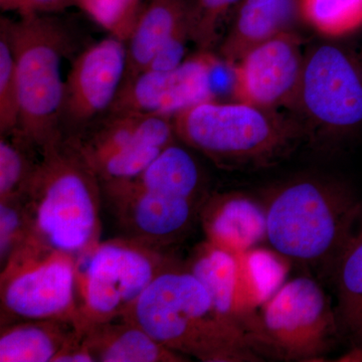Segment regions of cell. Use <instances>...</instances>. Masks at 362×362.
Returning <instances> with one entry per match:
<instances>
[{
    "mask_svg": "<svg viewBox=\"0 0 362 362\" xmlns=\"http://www.w3.org/2000/svg\"><path fill=\"white\" fill-rule=\"evenodd\" d=\"M73 143L93 170L102 164L144 144L166 147L175 142L173 119L131 112L108 111L78 134L65 137Z\"/></svg>",
    "mask_w": 362,
    "mask_h": 362,
    "instance_id": "obj_15",
    "label": "cell"
},
{
    "mask_svg": "<svg viewBox=\"0 0 362 362\" xmlns=\"http://www.w3.org/2000/svg\"><path fill=\"white\" fill-rule=\"evenodd\" d=\"M40 158L39 147L20 130L0 136V199L25 194Z\"/></svg>",
    "mask_w": 362,
    "mask_h": 362,
    "instance_id": "obj_23",
    "label": "cell"
},
{
    "mask_svg": "<svg viewBox=\"0 0 362 362\" xmlns=\"http://www.w3.org/2000/svg\"><path fill=\"white\" fill-rule=\"evenodd\" d=\"M333 272L340 339L345 338L354 352L362 354V230L350 240Z\"/></svg>",
    "mask_w": 362,
    "mask_h": 362,
    "instance_id": "obj_22",
    "label": "cell"
},
{
    "mask_svg": "<svg viewBox=\"0 0 362 362\" xmlns=\"http://www.w3.org/2000/svg\"><path fill=\"white\" fill-rule=\"evenodd\" d=\"M125 181L149 192L199 202L206 199L199 163L187 149L176 141L162 150L140 175Z\"/></svg>",
    "mask_w": 362,
    "mask_h": 362,
    "instance_id": "obj_21",
    "label": "cell"
},
{
    "mask_svg": "<svg viewBox=\"0 0 362 362\" xmlns=\"http://www.w3.org/2000/svg\"><path fill=\"white\" fill-rule=\"evenodd\" d=\"M294 101L312 127L343 136L362 125V54L342 45H317L305 56Z\"/></svg>",
    "mask_w": 362,
    "mask_h": 362,
    "instance_id": "obj_9",
    "label": "cell"
},
{
    "mask_svg": "<svg viewBox=\"0 0 362 362\" xmlns=\"http://www.w3.org/2000/svg\"><path fill=\"white\" fill-rule=\"evenodd\" d=\"M190 0H146L126 40L125 81L146 71L166 40L189 25Z\"/></svg>",
    "mask_w": 362,
    "mask_h": 362,
    "instance_id": "obj_19",
    "label": "cell"
},
{
    "mask_svg": "<svg viewBox=\"0 0 362 362\" xmlns=\"http://www.w3.org/2000/svg\"><path fill=\"white\" fill-rule=\"evenodd\" d=\"M304 59L301 40L292 32L254 47L235 64L233 99L264 109L294 101Z\"/></svg>",
    "mask_w": 362,
    "mask_h": 362,
    "instance_id": "obj_13",
    "label": "cell"
},
{
    "mask_svg": "<svg viewBox=\"0 0 362 362\" xmlns=\"http://www.w3.org/2000/svg\"><path fill=\"white\" fill-rule=\"evenodd\" d=\"M262 204L266 240L274 251L300 265L333 271L356 235L361 209L346 188L314 177L282 183Z\"/></svg>",
    "mask_w": 362,
    "mask_h": 362,
    "instance_id": "obj_2",
    "label": "cell"
},
{
    "mask_svg": "<svg viewBox=\"0 0 362 362\" xmlns=\"http://www.w3.org/2000/svg\"><path fill=\"white\" fill-rule=\"evenodd\" d=\"M108 207L125 237L164 250L182 239L204 202L149 192L128 181L101 185Z\"/></svg>",
    "mask_w": 362,
    "mask_h": 362,
    "instance_id": "obj_12",
    "label": "cell"
},
{
    "mask_svg": "<svg viewBox=\"0 0 362 362\" xmlns=\"http://www.w3.org/2000/svg\"><path fill=\"white\" fill-rule=\"evenodd\" d=\"M247 252L226 251L206 240L187 265L206 288L218 310L237 324L273 293L250 264Z\"/></svg>",
    "mask_w": 362,
    "mask_h": 362,
    "instance_id": "obj_14",
    "label": "cell"
},
{
    "mask_svg": "<svg viewBox=\"0 0 362 362\" xmlns=\"http://www.w3.org/2000/svg\"><path fill=\"white\" fill-rule=\"evenodd\" d=\"M77 261L78 326L125 316L175 262L164 250L125 235L101 240Z\"/></svg>",
    "mask_w": 362,
    "mask_h": 362,
    "instance_id": "obj_8",
    "label": "cell"
},
{
    "mask_svg": "<svg viewBox=\"0 0 362 362\" xmlns=\"http://www.w3.org/2000/svg\"><path fill=\"white\" fill-rule=\"evenodd\" d=\"M25 194L33 235L59 251L84 256L101 242V185L65 137L45 146Z\"/></svg>",
    "mask_w": 362,
    "mask_h": 362,
    "instance_id": "obj_3",
    "label": "cell"
},
{
    "mask_svg": "<svg viewBox=\"0 0 362 362\" xmlns=\"http://www.w3.org/2000/svg\"><path fill=\"white\" fill-rule=\"evenodd\" d=\"M33 233L32 216L23 195L0 199V268Z\"/></svg>",
    "mask_w": 362,
    "mask_h": 362,
    "instance_id": "obj_26",
    "label": "cell"
},
{
    "mask_svg": "<svg viewBox=\"0 0 362 362\" xmlns=\"http://www.w3.org/2000/svg\"><path fill=\"white\" fill-rule=\"evenodd\" d=\"M242 0H190V40L209 51L218 37L226 14Z\"/></svg>",
    "mask_w": 362,
    "mask_h": 362,
    "instance_id": "obj_28",
    "label": "cell"
},
{
    "mask_svg": "<svg viewBox=\"0 0 362 362\" xmlns=\"http://www.w3.org/2000/svg\"><path fill=\"white\" fill-rule=\"evenodd\" d=\"M183 144L228 170H256L286 158L305 134L298 123L244 102L209 101L173 119Z\"/></svg>",
    "mask_w": 362,
    "mask_h": 362,
    "instance_id": "obj_4",
    "label": "cell"
},
{
    "mask_svg": "<svg viewBox=\"0 0 362 362\" xmlns=\"http://www.w3.org/2000/svg\"><path fill=\"white\" fill-rule=\"evenodd\" d=\"M82 1V0H71V4H80V2Z\"/></svg>",
    "mask_w": 362,
    "mask_h": 362,
    "instance_id": "obj_33",
    "label": "cell"
},
{
    "mask_svg": "<svg viewBox=\"0 0 362 362\" xmlns=\"http://www.w3.org/2000/svg\"><path fill=\"white\" fill-rule=\"evenodd\" d=\"M0 361L54 362L78 326L59 320H23L0 325Z\"/></svg>",
    "mask_w": 362,
    "mask_h": 362,
    "instance_id": "obj_20",
    "label": "cell"
},
{
    "mask_svg": "<svg viewBox=\"0 0 362 362\" xmlns=\"http://www.w3.org/2000/svg\"><path fill=\"white\" fill-rule=\"evenodd\" d=\"M123 317L188 358L261 361L250 349L239 324L218 310L201 281L177 262L159 274Z\"/></svg>",
    "mask_w": 362,
    "mask_h": 362,
    "instance_id": "obj_1",
    "label": "cell"
},
{
    "mask_svg": "<svg viewBox=\"0 0 362 362\" xmlns=\"http://www.w3.org/2000/svg\"><path fill=\"white\" fill-rule=\"evenodd\" d=\"M96 362H185L125 317L78 326Z\"/></svg>",
    "mask_w": 362,
    "mask_h": 362,
    "instance_id": "obj_17",
    "label": "cell"
},
{
    "mask_svg": "<svg viewBox=\"0 0 362 362\" xmlns=\"http://www.w3.org/2000/svg\"><path fill=\"white\" fill-rule=\"evenodd\" d=\"M142 4V0H82L78 6L112 35L126 42Z\"/></svg>",
    "mask_w": 362,
    "mask_h": 362,
    "instance_id": "obj_27",
    "label": "cell"
},
{
    "mask_svg": "<svg viewBox=\"0 0 362 362\" xmlns=\"http://www.w3.org/2000/svg\"><path fill=\"white\" fill-rule=\"evenodd\" d=\"M21 20L1 18L13 49L18 89V129L40 151L63 137L62 103L65 81L62 62L71 51L70 33L59 21L40 13L21 16Z\"/></svg>",
    "mask_w": 362,
    "mask_h": 362,
    "instance_id": "obj_6",
    "label": "cell"
},
{
    "mask_svg": "<svg viewBox=\"0 0 362 362\" xmlns=\"http://www.w3.org/2000/svg\"><path fill=\"white\" fill-rule=\"evenodd\" d=\"M218 56L202 51L170 71H145L121 86L109 111L173 119L195 105L218 101L213 71Z\"/></svg>",
    "mask_w": 362,
    "mask_h": 362,
    "instance_id": "obj_11",
    "label": "cell"
},
{
    "mask_svg": "<svg viewBox=\"0 0 362 362\" xmlns=\"http://www.w3.org/2000/svg\"><path fill=\"white\" fill-rule=\"evenodd\" d=\"M20 114V89L13 49L6 23L0 20V136L18 129Z\"/></svg>",
    "mask_w": 362,
    "mask_h": 362,
    "instance_id": "obj_25",
    "label": "cell"
},
{
    "mask_svg": "<svg viewBox=\"0 0 362 362\" xmlns=\"http://www.w3.org/2000/svg\"><path fill=\"white\" fill-rule=\"evenodd\" d=\"M188 40H190L189 25L182 26L166 40L146 71H170L180 66L185 59Z\"/></svg>",
    "mask_w": 362,
    "mask_h": 362,
    "instance_id": "obj_29",
    "label": "cell"
},
{
    "mask_svg": "<svg viewBox=\"0 0 362 362\" xmlns=\"http://www.w3.org/2000/svg\"><path fill=\"white\" fill-rule=\"evenodd\" d=\"M28 14L52 13L71 6V0H26Z\"/></svg>",
    "mask_w": 362,
    "mask_h": 362,
    "instance_id": "obj_31",
    "label": "cell"
},
{
    "mask_svg": "<svg viewBox=\"0 0 362 362\" xmlns=\"http://www.w3.org/2000/svg\"><path fill=\"white\" fill-rule=\"evenodd\" d=\"M0 7L4 11H18L21 16L28 14L26 0H0Z\"/></svg>",
    "mask_w": 362,
    "mask_h": 362,
    "instance_id": "obj_32",
    "label": "cell"
},
{
    "mask_svg": "<svg viewBox=\"0 0 362 362\" xmlns=\"http://www.w3.org/2000/svg\"><path fill=\"white\" fill-rule=\"evenodd\" d=\"M239 324L261 361H320L340 339L329 296L307 276L279 286Z\"/></svg>",
    "mask_w": 362,
    "mask_h": 362,
    "instance_id": "obj_5",
    "label": "cell"
},
{
    "mask_svg": "<svg viewBox=\"0 0 362 362\" xmlns=\"http://www.w3.org/2000/svg\"><path fill=\"white\" fill-rule=\"evenodd\" d=\"M126 68V42L112 35L78 54L64 87L59 119L63 137L78 134L110 110Z\"/></svg>",
    "mask_w": 362,
    "mask_h": 362,
    "instance_id": "obj_10",
    "label": "cell"
},
{
    "mask_svg": "<svg viewBox=\"0 0 362 362\" xmlns=\"http://www.w3.org/2000/svg\"><path fill=\"white\" fill-rule=\"evenodd\" d=\"M77 266L75 256L33 233L0 268V325L59 320L78 327Z\"/></svg>",
    "mask_w": 362,
    "mask_h": 362,
    "instance_id": "obj_7",
    "label": "cell"
},
{
    "mask_svg": "<svg viewBox=\"0 0 362 362\" xmlns=\"http://www.w3.org/2000/svg\"><path fill=\"white\" fill-rule=\"evenodd\" d=\"M302 18L328 37H341L362 28V0H300Z\"/></svg>",
    "mask_w": 362,
    "mask_h": 362,
    "instance_id": "obj_24",
    "label": "cell"
},
{
    "mask_svg": "<svg viewBox=\"0 0 362 362\" xmlns=\"http://www.w3.org/2000/svg\"><path fill=\"white\" fill-rule=\"evenodd\" d=\"M207 242L226 251H251L266 240V218L262 202L240 194L206 199L201 209Z\"/></svg>",
    "mask_w": 362,
    "mask_h": 362,
    "instance_id": "obj_16",
    "label": "cell"
},
{
    "mask_svg": "<svg viewBox=\"0 0 362 362\" xmlns=\"http://www.w3.org/2000/svg\"><path fill=\"white\" fill-rule=\"evenodd\" d=\"M54 362H96L84 341L80 328L78 327L75 334L68 340Z\"/></svg>",
    "mask_w": 362,
    "mask_h": 362,
    "instance_id": "obj_30",
    "label": "cell"
},
{
    "mask_svg": "<svg viewBox=\"0 0 362 362\" xmlns=\"http://www.w3.org/2000/svg\"><path fill=\"white\" fill-rule=\"evenodd\" d=\"M301 16L300 0H242L220 57L237 64L247 52L283 33Z\"/></svg>",
    "mask_w": 362,
    "mask_h": 362,
    "instance_id": "obj_18",
    "label": "cell"
}]
</instances>
